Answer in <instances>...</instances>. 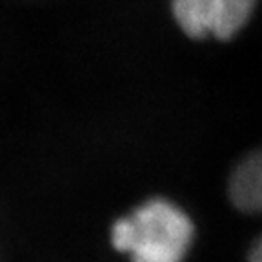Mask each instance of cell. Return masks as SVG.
I'll return each instance as SVG.
<instances>
[{"label": "cell", "instance_id": "cell-3", "mask_svg": "<svg viewBox=\"0 0 262 262\" xmlns=\"http://www.w3.org/2000/svg\"><path fill=\"white\" fill-rule=\"evenodd\" d=\"M229 196L244 213L262 211V149L246 157L229 179ZM250 262H262V237L250 251Z\"/></svg>", "mask_w": 262, "mask_h": 262}, {"label": "cell", "instance_id": "cell-1", "mask_svg": "<svg viewBox=\"0 0 262 262\" xmlns=\"http://www.w3.org/2000/svg\"><path fill=\"white\" fill-rule=\"evenodd\" d=\"M193 238V224L177 204L164 199L144 202L111 228L115 250L131 262H182Z\"/></svg>", "mask_w": 262, "mask_h": 262}, {"label": "cell", "instance_id": "cell-2", "mask_svg": "<svg viewBox=\"0 0 262 262\" xmlns=\"http://www.w3.org/2000/svg\"><path fill=\"white\" fill-rule=\"evenodd\" d=\"M258 0H173L177 26L191 38L235 37L253 16Z\"/></svg>", "mask_w": 262, "mask_h": 262}]
</instances>
